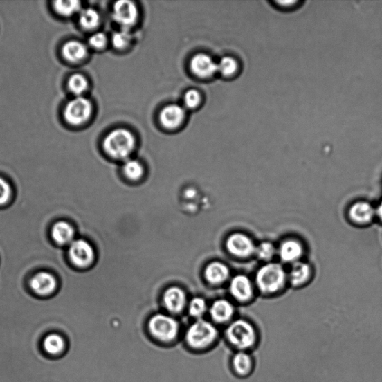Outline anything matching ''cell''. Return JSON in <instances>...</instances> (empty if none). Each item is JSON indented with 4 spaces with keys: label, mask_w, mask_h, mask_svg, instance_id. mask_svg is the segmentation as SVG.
<instances>
[{
    "label": "cell",
    "mask_w": 382,
    "mask_h": 382,
    "mask_svg": "<svg viewBox=\"0 0 382 382\" xmlns=\"http://www.w3.org/2000/svg\"><path fill=\"white\" fill-rule=\"evenodd\" d=\"M136 140L132 134L124 129L111 131L104 140V149L111 157L124 159L129 157L135 147Z\"/></svg>",
    "instance_id": "cell-1"
},
{
    "label": "cell",
    "mask_w": 382,
    "mask_h": 382,
    "mask_svg": "<svg viewBox=\"0 0 382 382\" xmlns=\"http://www.w3.org/2000/svg\"><path fill=\"white\" fill-rule=\"evenodd\" d=\"M286 280V274L280 264L270 263L264 265L257 271L256 283L259 289L265 293L280 291Z\"/></svg>",
    "instance_id": "cell-2"
},
{
    "label": "cell",
    "mask_w": 382,
    "mask_h": 382,
    "mask_svg": "<svg viewBox=\"0 0 382 382\" xmlns=\"http://www.w3.org/2000/svg\"><path fill=\"white\" fill-rule=\"evenodd\" d=\"M217 337V330L211 322L198 320L186 333L188 345L194 349H203L212 345Z\"/></svg>",
    "instance_id": "cell-3"
},
{
    "label": "cell",
    "mask_w": 382,
    "mask_h": 382,
    "mask_svg": "<svg viewBox=\"0 0 382 382\" xmlns=\"http://www.w3.org/2000/svg\"><path fill=\"white\" fill-rule=\"evenodd\" d=\"M229 342L239 349H246L253 345L255 332L252 325L243 320L233 322L226 331Z\"/></svg>",
    "instance_id": "cell-4"
},
{
    "label": "cell",
    "mask_w": 382,
    "mask_h": 382,
    "mask_svg": "<svg viewBox=\"0 0 382 382\" xmlns=\"http://www.w3.org/2000/svg\"><path fill=\"white\" fill-rule=\"evenodd\" d=\"M152 336L160 341L170 342L176 339L179 332V324L167 315L157 314L149 322Z\"/></svg>",
    "instance_id": "cell-5"
},
{
    "label": "cell",
    "mask_w": 382,
    "mask_h": 382,
    "mask_svg": "<svg viewBox=\"0 0 382 382\" xmlns=\"http://www.w3.org/2000/svg\"><path fill=\"white\" fill-rule=\"evenodd\" d=\"M91 112V102L85 98L76 97L66 104L64 118L71 125L79 126L90 118Z\"/></svg>",
    "instance_id": "cell-6"
},
{
    "label": "cell",
    "mask_w": 382,
    "mask_h": 382,
    "mask_svg": "<svg viewBox=\"0 0 382 382\" xmlns=\"http://www.w3.org/2000/svg\"><path fill=\"white\" fill-rule=\"evenodd\" d=\"M138 8L131 1H118L113 6V18L118 24L127 28L136 24L138 19Z\"/></svg>",
    "instance_id": "cell-7"
},
{
    "label": "cell",
    "mask_w": 382,
    "mask_h": 382,
    "mask_svg": "<svg viewBox=\"0 0 382 382\" xmlns=\"http://www.w3.org/2000/svg\"><path fill=\"white\" fill-rule=\"evenodd\" d=\"M69 255L75 265L85 267L93 262L94 253L93 248L88 242L78 240L71 244Z\"/></svg>",
    "instance_id": "cell-8"
},
{
    "label": "cell",
    "mask_w": 382,
    "mask_h": 382,
    "mask_svg": "<svg viewBox=\"0 0 382 382\" xmlns=\"http://www.w3.org/2000/svg\"><path fill=\"white\" fill-rule=\"evenodd\" d=\"M227 248L229 252L238 257H247L255 253V246L246 235L236 233L228 237Z\"/></svg>",
    "instance_id": "cell-9"
},
{
    "label": "cell",
    "mask_w": 382,
    "mask_h": 382,
    "mask_svg": "<svg viewBox=\"0 0 382 382\" xmlns=\"http://www.w3.org/2000/svg\"><path fill=\"white\" fill-rule=\"evenodd\" d=\"M190 69L199 78H207L217 72V64L212 57L200 53L194 57L190 62Z\"/></svg>",
    "instance_id": "cell-10"
},
{
    "label": "cell",
    "mask_w": 382,
    "mask_h": 382,
    "mask_svg": "<svg viewBox=\"0 0 382 382\" xmlns=\"http://www.w3.org/2000/svg\"><path fill=\"white\" fill-rule=\"evenodd\" d=\"M185 113L183 107L179 104H170L162 110L160 114V120L165 127L174 129L183 121Z\"/></svg>",
    "instance_id": "cell-11"
},
{
    "label": "cell",
    "mask_w": 382,
    "mask_h": 382,
    "mask_svg": "<svg viewBox=\"0 0 382 382\" xmlns=\"http://www.w3.org/2000/svg\"><path fill=\"white\" fill-rule=\"evenodd\" d=\"M31 288L38 295H49L55 290L56 280L49 273H38L31 280Z\"/></svg>",
    "instance_id": "cell-12"
},
{
    "label": "cell",
    "mask_w": 382,
    "mask_h": 382,
    "mask_svg": "<svg viewBox=\"0 0 382 382\" xmlns=\"http://www.w3.org/2000/svg\"><path fill=\"white\" fill-rule=\"evenodd\" d=\"M230 291L234 297L241 301H246L252 298L253 289L248 277L238 275L232 280Z\"/></svg>",
    "instance_id": "cell-13"
},
{
    "label": "cell",
    "mask_w": 382,
    "mask_h": 382,
    "mask_svg": "<svg viewBox=\"0 0 382 382\" xmlns=\"http://www.w3.org/2000/svg\"><path fill=\"white\" fill-rule=\"evenodd\" d=\"M375 213L374 207L367 202H358L349 209V216L352 221L361 224L370 222Z\"/></svg>",
    "instance_id": "cell-14"
},
{
    "label": "cell",
    "mask_w": 382,
    "mask_h": 382,
    "mask_svg": "<svg viewBox=\"0 0 382 382\" xmlns=\"http://www.w3.org/2000/svg\"><path fill=\"white\" fill-rule=\"evenodd\" d=\"M64 58L71 62H78L84 60L88 54V48L82 42L71 41L66 43L62 48Z\"/></svg>",
    "instance_id": "cell-15"
},
{
    "label": "cell",
    "mask_w": 382,
    "mask_h": 382,
    "mask_svg": "<svg viewBox=\"0 0 382 382\" xmlns=\"http://www.w3.org/2000/svg\"><path fill=\"white\" fill-rule=\"evenodd\" d=\"M303 249L302 244L295 240L285 241L282 244L279 254L280 259L285 262H295L302 255Z\"/></svg>",
    "instance_id": "cell-16"
},
{
    "label": "cell",
    "mask_w": 382,
    "mask_h": 382,
    "mask_svg": "<svg viewBox=\"0 0 382 382\" xmlns=\"http://www.w3.org/2000/svg\"><path fill=\"white\" fill-rule=\"evenodd\" d=\"M166 307L171 312L179 313L185 304V295L178 288H171L167 291L164 297Z\"/></svg>",
    "instance_id": "cell-17"
},
{
    "label": "cell",
    "mask_w": 382,
    "mask_h": 382,
    "mask_svg": "<svg viewBox=\"0 0 382 382\" xmlns=\"http://www.w3.org/2000/svg\"><path fill=\"white\" fill-rule=\"evenodd\" d=\"M52 235L57 244L66 245L73 242L74 230L69 224L60 221L54 225Z\"/></svg>",
    "instance_id": "cell-18"
},
{
    "label": "cell",
    "mask_w": 382,
    "mask_h": 382,
    "mask_svg": "<svg viewBox=\"0 0 382 382\" xmlns=\"http://www.w3.org/2000/svg\"><path fill=\"white\" fill-rule=\"evenodd\" d=\"M234 313L233 304L224 300L216 301L211 309L212 318L218 322H224L230 319Z\"/></svg>",
    "instance_id": "cell-19"
},
{
    "label": "cell",
    "mask_w": 382,
    "mask_h": 382,
    "mask_svg": "<svg viewBox=\"0 0 382 382\" xmlns=\"http://www.w3.org/2000/svg\"><path fill=\"white\" fill-rule=\"evenodd\" d=\"M228 267L221 263L214 262L207 266L206 276L207 280L213 284L225 281L228 276Z\"/></svg>",
    "instance_id": "cell-20"
},
{
    "label": "cell",
    "mask_w": 382,
    "mask_h": 382,
    "mask_svg": "<svg viewBox=\"0 0 382 382\" xmlns=\"http://www.w3.org/2000/svg\"><path fill=\"white\" fill-rule=\"evenodd\" d=\"M311 274L310 266L304 262H295L290 272L291 282L295 285H300L309 279Z\"/></svg>",
    "instance_id": "cell-21"
},
{
    "label": "cell",
    "mask_w": 382,
    "mask_h": 382,
    "mask_svg": "<svg viewBox=\"0 0 382 382\" xmlns=\"http://www.w3.org/2000/svg\"><path fill=\"white\" fill-rule=\"evenodd\" d=\"M44 350L51 355H58L65 347V342L60 334H51L43 342Z\"/></svg>",
    "instance_id": "cell-22"
},
{
    "label": "cell",
    "mask_w": 382,
    "mask_h": 382,
    "mask_svg": "<svg viewBox=\"0 0 382 382\" xmlns=\"http://www.w3.org/2000/svg\"><path fill=\"white\" fill-rule=\"evenodd\" d=\"M100 21L98 12L93 8H85L80 12V24L84 30H93L99 25Z\"/></svg>",
    "instance_id": "cell-23"
},
{
    "label": "cell",
    "mask_w": 382,
    "mask_h": 382,
    "mask_svg": "<svg viewBox=\"0 0 382 382\" xmlns=\"http://www.w3.org/2000/svg\"><path fill=\"white\" fill-rule=\"evenodd\" d=\"M54 8L57 13L63 17H71L81 12V3L79 1H56Z\"/></svg>",
    "instance_id": "cell-24"
},
{
    "label": "cell",
    "mask_w": 382,
    "mask_h": 382,
    "mask_svg": "<svg viewBox=\"0 0 382 382\" xmlns=\"http://www.w3.org/2000/svg\"><path fill=\"white\" fill-rule=\"evenodd\" d=\"M252 359L249 355L244 352H239L233 359L234 367L240 375H246L252 368Z\"/></svg>",
    "instance_id": "cell-25"
},
{
    "label": "cell",
    "mask_w": 382,
    "mask_h": 382,
    "mask_svg": "<svg viewBox=\"0 0 382 382\" xmlns=\"http://www.w3.org/2000/svg\"><path fill=\"white\" fill-rule=\"evenodd\" d=\"M69 88L76 97H82L88 89V82L82 75L74 74L69 81Z\"/></svg>",
    "instance_id": "cell-26"
},
{
    "label": "cell",
    "mask_w": 382,
    "mask_h": 382,
    "mask_svg": "<svg viewBox=\"0 0 382 382\" xmlns=\"http://www.w3.org/2000/svg\"><path fill=\"white\" fill-rule=\"evenodd\" d=\"M239 68L237 62L232 57H224L221 62L217 64V71L221 73L226 78H230L236 73Z\"/></svg>",
    "instance_id": "cell-27"
},
{
    "label": "cell",
    "mask_w": 382,
    "mask_h": 382,
    "mask_svg": "<svg viewBox=\"0 0 382 382\" xmlns=\"http://www.w3.org/2000/svg\"><path fill=\"white\" fill-rule=\"evenodd\" d=\"M124 173L131 180L140 179L143 173V169L139 162L136 160H129L124 165Z\"/></svg>",
    "instance_id": "cell-28"
},
{
    "label": "cell",
    "mask_w": 382,
    "mask_h": 382,
    "mask_svg": "<svg viewBox=\"0 0 382 382\" xmlns=\"http://www.w3.org/2000/svg\"><path fill=\"white\" fill-rule=\"evenodd\" d=\"M131 38L129 32L126 28H123L122 30L113 35L112 44L117 49H123L130 43Z\"/></svg>",
    "instance_id": "cell-29"
},
{
    "label": "cell",
    "mask_w": 382,
    "mask_h": 382,
    "mask_svg": "<svg viewBox=\"0 0 382 382\" xmlns=\"http://www.w3.org/2000/svg\"><path fill=\"white\" fill-rule=\"evenodd\" d=\"M275 253V247L270 242H263L255 248V253L262 260L267 261L271 260Z\"/></svg>",
    "instance_id": "cell-30"
},
{
    "label": "cell",
    "mask_w": 382,
    "mask_h": 382,
    "mask_svg": "<svg viewBox=\"0 0 382 382\" xmlns=\"http://www.w3.org/2000/svg\"><path fill=\"white\" fill-rule=\"evenodd\" d=\"M206 310V302L201 298H195L191 301L189 312L191 316L195 318L201 317Z\"/></svg>",
    "instance_id": "cell-31"
},
{
    "label": "cell",
    "mask_w": 382,
    "mask_h": 382,
    "mask_svg": "<svg viewBox=\"0 0 382 382\" xmlns=\"http://www.w3.org/2000/svg\"><path fill=\"white\" fill-rule=\"evenodd\" d=\"M12 190L10 185L0 177V205H4L11 199Z\"/></svg>",
    "instance_id": "cell-32"
},
{
    "label": "cell",
    "mask_w": 382,
    "mask_h": 382,
    "mask_svg": "<svg viewBox=\"0 0 382 382\" xmlns=\"http://www.w3.org/2000/svg\"><path fill=\"white\" fill-rule=\"evenodd\" d=\"M200 101V95L196 90L188 91L185 96V104L188 108L194 109Z\"/></svg>",
    "instance_id": "cell-33"
},
{
    "label": "cell",
    "mask_w": 382,
    "mask_h": 382,
    "mask_svg": "<svg viewBox=\"0 0 382 382\" xmlns=\"http://www.w3.org/2000/svg\"><path fill=\"white\" fill-rule=\"evenodd\" d=\"M89 42L91 46L95 49H100L107 44V37L102 33H96L89 38Z\"/></svg>",
    "instance_id": "cell-34"
},
{
    "label": "cell",
    "mask_w": 382,
    "mask_h": 382,
    "mask_svg": "<svg viewBox=\"0 0 382 382\" xmlns=\"http://www.w3.org/2000/svg\"><path fill=\"white\" fill-rule=\"evenodd\" d=\"M376 213L382 221V201L380 203L378 208H376Z\"/></svg>",
    "instance_id": "cell-35"
}]
</instances>
